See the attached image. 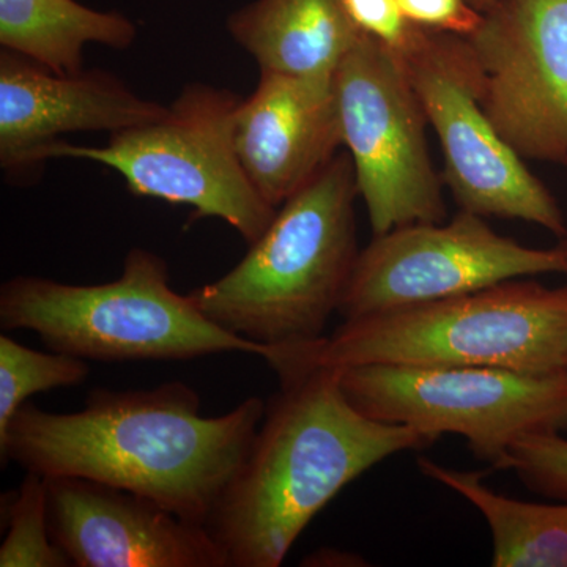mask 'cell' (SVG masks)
Returning <instances> with one entry per match:
<instances>
[{
	"label": "cell",
	"instance_id": "obj_18",
	"mask_svg": "<svg viewBox=\"0 0 567 567\" xmlns=\"http://www.w3.org/2000/svg\"><path fill=\"white\" fill-rule=\"evenodd\" d=\"M89 374L87 360L54 350L39 352L0 336V434L33 394L81 385Z\"/></svg>",
	"mask_w": 567,
	"mask_h": 567
},
{
	"label": "cell",
	"instance_id": "obj_4",
	"mask_svg": "<svg viewBox=\"0 0 567 567\" xmlns=\"http://www.w3.org/2000/svg\"><path fill=\"white\" fill-rule=\"evenodd\" d=\"M357 197L352 158L339 152L278 208L229 274L189 293L194 305L216 327L268 350L320 341L360 256Z\"/></svg>",
	"mask_w": 567,
	"mask_h": 567
},
{
	"label": "cell",
	"instance_id": "obj_21",
	"mask_svg": "<svg viewBox=\"0 0 567 567\" xmlns=\"http://www.w3.org/2000/svg\"><path fill=\"white\" fill-rule=\"evenodd\" d=\"M347 17L363 35L394 51L399 58L415 47L423 29L406 21L398 0H341Z\"/></svg>",
	"mask_w": 567,
	"mask_h": 567
},
{
	"label": "cell",
	"instance_id": "obj_24",
	"mask_svg": "<svg viewBox=\"0 0 567 567\" xmlns=\"http://www.w3.org/2000/svg\"><path fill=\"white\" fill-rule=\"evenodd\" d=\"M470 3H472L473 7L477 11H481V13H484V11L491 9L492 6L496 2V0H468Z\"/></svg>",
	"mask_w": 567,
	"mask_h": 567
},
{
	"label": "cell",
	"instance_id": "obj_23",
	"mask_svg": "<svg viewBox=\"0 0 567 567\" xmlns=\"http://www.w3.org/2000/svg\"><path fill=\"white\" fill-rule=\"evenodd\" d=\"M305 566H364L365 563L360 555L352 551H342L338 548H320L305 559Z\"/></svg>",
	"mask_w": 567,
	"mask_h": 567
},
{
	"label": "cell",
	"instance_id": "obj_17",
	"mask_svg": "<svg viewBox=\"0 0 567 567\" xmlns=\"http://www.w3.org/2000/svg\"><path fill=\"white\" fill-rule=\"evenodd\" d=\"M417 466L486 518L494 540L492 566L567 567V502L544 505L496 494L484 484L483 472L447 468L431 458H417Z\"/></svg>",
	"mask_w": 567,
	"mask_h": 567
},
{
	"label": "cell",
	"instance_id": "obj_11",
	"mask_svg": "<svg viewBox=\"0 0 567 567\" xmlns=\"http://www.w3.org/2000/svg\"><path fill=\"white\" fill-rule=\"evenodd\" d=\"M465 39L499 136L525 162L567 166V0H496Z\"/></svg>",
	"mask_w": 567,
	"mask_h": 567
},
{
	"label": "cell",
	"instance_id": "obj_8",
	"mask_svg": "<svg viewBox=\"0 0 567 567\" xmlns=\"http://www.w3.org/2000/svg\"><path fill=\"white\" fill-rule=\"evenodd\" d=\"M333 85L342 145L372 233L445 221V182L432 164L427 117L404 61L361 35L336 70Z\"/></svg>",
	"mask_w": 567,
	"mask_h": 567
},
{
	"label": "cell",
	"instance_id": "obj_14",
	"mask_svg": "<svg viewBox=\"0 0 567 567\" xmlns=\"http://www.w3.org/2000/svg\"><path fill=\"white\" fill-rule=\"evenodd\" d=\"M234 133L249 182L271 207H281L342 147L333 78L260 71L238 106Z\"/></svg>",
	"mask_w": 567,
	"mask_h": 567
},
{
	"label": "cell",
	"instance_id": "obj_10",
	"mask_svg": "<svg viewBox=\"0 0 567 567\" xmlns=\"http://www.w3.org/2000/svg\"><path fill=\"white\" fill-rule=\"evenodd\" d=\"M539 275L567 276V240L529 248L461 210L450 223H415L374 235L361 249L339 315L346 320L477 292Z\"/></svg>",
	"mask_w": 567,
	"mask_h": 567
},
{
	"label": "cell",
	"instance_id": "obj_16",
	"mask_svg": "<svg viewBox=\"0 0 567 567\" xmlns=\"http://www.w3.org/2000/svg\"><path fill=\"white\" fill-rule=\"evenodd\" d=\"M136 25L115 11H96L76 0H0V44L58 74L84 70V50L102 44L126 50Z\"/></svg>",
	"mask_w": 567,
	"mask_h": 567
},
{
	"label": "cell",
	"instance_id": "obj_12",
	"mask_svg": "<svg viewBox=\"0 0 567 567\" xmlns=\"http://www.w3.org/2000/svg\"><path fill=\"white\" fill-rule=\"evenodd\" d=\"M54 543L76 567H226L203 525L148 496L74 476H44Z\"/></svg>",
	"mask_w": 567,
	"mask_h": 567
},
{
	"label": "cell",
	"instance_id": "obj_1",
	"mask_svg": "<svg viewBox=\"0 0 567 567\" xmlns=\"http://www.w3.org/2000/svg\"><path fill=\"white\" fill-rule=\"evenodd\" d=\"M265 409L252 395L221 416H203L199 394L182 382L96 390L73 413L25 402L0 434V456L41 476L136 492L205 527L248 456Z\"/></svg>",
	"mask_w": 567,
	"mask_h": 567
},
{
	"label": "cell",
	"instance_id": "obj_22",
	"mask_svg": "<svg viewBox=\"0 0 567 567\" xmlns=\"http://www.w3.org/2000/svg\"><path fill=\"white\" fill-rule=\"evenodd\" d=\"M402 14L423 31L470 37L480 28L483 13L468 0H398Z\"/></svg>",
	"mask_w": 567,
	"mask_h": 567
},
{
	"label": "cell",
	"instance_id": "obj_3",
	"mask_svg": "<svg viewBox=\"0 0 567 567\" xmlns=\"http://www.w3.org/2000/svg\"><path fill=\"white\" fill-rule=\"evenodd\" d=\"M278 377L312 368L487 365L525 374L567 372V286L520 278L346 320L315 344L270 349Z\"/></svg>",
	"mask_w": 567,
	"mask_h": 567
},
{
	"label": "cell",
	"instance_id": "obj_15",
	"mask_svg": "<svg viewBox=\"0 0 567 567\" xmlns=\"http://www.w3.org/2000/svg\"><path fill=\"white\" fill-rule=\"evenodd\" d=\"M227 31L260 71L333 78L363 33L341 0H256L227 20Z\"/></svg>",
	"mask_w": 567,
	"mask_h": 567
},
{
	"label": "cell",
	"instance_id": "obj_13",
	"mask_svg": "<svg viewBox=\"0 0 567 567\" xmlns=\"http://www.w3.org/2000/svg\"><path fill=\"white\" fill-rule=\"evenodd\" d=\"M166 110L107 71L58 74L17 52H0V166L6 173H32L65 134H114L158 121Z\"/></svg>",
	"mask_w": 567,
	"mask_h": 567
},
{
	"label": "cell",
	"instance_id": "obj_5",
	"mask_svg": "<svg viewBox=\"0 0 567 567\" xmlns=\"http://www.w3.org/2000/svg\"><path fill=\"white\" fill-rule=\"evenodd\" d=\"M3 330H29L54 352L82 360L188 361L241 352L267 357V347L227 333L175 292L162 257L134 248L121 278L74 286L17 276L0 289Z\"/></svg>",
	"mask_w": 567,
	"mask_h": 567
},
{
	"label": "cell",
	"instance_id": "obj_20",
	"mask_svg": "<svg viewBox=\"0 0 567 567\" xmlns=\"http://www.w3.org/2000/svg\"><path fill=\"white\" fill-rule=\"evenodd\" d=\"M495 470H511L535 494L567 502V439L559 432L522 436Z\"/></svg>",
	"mask_w": 567,
	"mask_h": 567
},
{
	"label": "cell",
	"instance_id": "obj_7",
	"mask_svg": "<svg viewBox=\"0 0 567 567\" xmlns=\"http://www.w3.org/2000/svg\"><path fill=\"white\" fill-rule=\"evenodd\" d=\"M339 385L364 416L435 440L464 436L473 454L494 468L522 436L567 429V372L368 364L341 368Z\"/></svg>",
	"mask_w": 567,
	"mask_h": 567
},
{
	"label": "cell",
	"instance_id": "obj_6",
	"mask_svg": "<svg viewBox=\"0 0 567 567\" xmlns=\"http://www.w3.org/2000/svg\"><path fill=\"white\" fill-rule=\"evenodd\" d=\"M240 103L229 89L193 82L158 121L110 134L103 147L58 142L48 159L103 164L133 194L188 205L196 218L221 219L252 245L278 208L257 193L238 158L234 128Z\"/></svg>",
	"mask_w": 567,
	"mask_h": 567
},
{
	"label": "cell",
	"instance_id": "obj_9",
	"mask_svg": "<svg viewBox=\"0 0 567 567\" xmlns=\"http://www.w3.org/2000/svg\"><path fill=\"white\" fill-rule=\"evenodd\" d=\"M401 59L439 136L443 182L458 208L536 224L567 240L558 200L487 117L480 66L465 37L423 31Z\"/></svg>",
	"mask_w": 567,
	"mask_h": 567
},
{
	"label": "cell",
	"instance_id": "obj_2",
	"mask_svg": "<svg viewBox=\"0 0 567 567\" xmlns=\"http://www.w3.org/2000/svg\"><path fill=\"white\" fill-rule=\"evenodd\" d=\"M341 369L279 377L251 450L207 527L226 567H278L312 518L352 481L402 451L436 442L358 412Z\"/></svg>",
	"mask_w": 567,
	"mask_h": 567
},
{
	"label": "cell",
	"instance_id": "obj_19",
	"mask_svg": "<svg viewBox=\"0 0 567 567\" xmlns=\"http://www.w3.org/2000/svg\"><path fill=\"white\" fill-rule=\"evenodd\" d=\"M6 511L7 535L0 546V566H71L51 536L47 477L28 472L20 488L10 494Z\"/></svg>",
	"mask_w": 567,
	"mask_h": 567
}]
</instances>
